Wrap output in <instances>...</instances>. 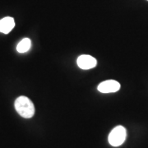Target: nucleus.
<instances>
[{
  "label": "nucleus",
  "instance_id": "3",
  "mask_svg": "<svg viewBox=\"0 0 148 148\" xmlns=\"http://www.w3.org/2000/svg\"><path fill=\"white\" fill-rule=\"evenodd\" d=\"M98 90L101 93H112L116 92L120 89V84L114 80H107L102 82L97 87Z\"/></svg>",
  "mask_w": 148,
  "mask_h": 148
},
{
  "label": "nucleus",
  "instance_id": "1",
  "mask_svg": "<svg viewBox=\"0 0 148 148\" xmlns=\"http://www.w3.org/2000/svg\"><path fill=\"white\" fill-rule=\"evenodd\" d=\"M16 112L25 119H30L35 114V106L32 101L27 96H19L14 103Z\"/></svg>",
  "mask_w": 148,
  "mask_h": 148
},
{
  "label": "nucleus",
  "instance_id": "4",
  "mask_svg": "<svg viewBox=\"0 0 148 148\" xmlns=\"http://www.w3.org/2000/svg\"><path fill=\"white\" fill-rule=\"evenodd\" d=\"M77 65L80 69L83 70H88L95 68L97 64V61L94 57L87 55V54H82L78 57L77 60Z\"/></svg>",
  "mask_w": 148,
  "mask_h": 148
},
{
  "label": "nucleus",
  "instance_id": "5",
  "mask_svg": "<svg viewBox=\"0 0 148 148\" xmlns=\"http://www.w3.org/2000/svg\"><path fill=\"white\" fill-rule=\"evenodd\" d=\"M15 27L14 19L11 16H6L0 20V32L8 34Z\"/></svg>",
  "mask_w": 148,
  "mask_h": 148
},
{
  "label": "nucleus",
  "instance_id": "6",
  "mask_svg": "<svg viewBox=\"0 0 148 148\" xmlns=\"http://www.w3.org/2000/svg\"><path fill=\"white\" fill-rule=\"evenodd\" d=\"M32 47V40L29 38H24L18 43L16 50L19 53H26Z\"/></svg>",
  "mask_w": 148,
  "mask_h": 148
},
{
  "label": "nucleus",
  "instance_id": "2",
  "mask_svg": "<svg viewBox=\"0 0 148 148\" xmlns=\"http://www.w3.org/2000/svg\"><path fill=\"white\" fill-rule=\"evenodd\" d=\"M127 132L125 127L123 126H117L110 133L109 135V143L113 147L121 146L126 140Z\"/></svg>",
  "mask_w": 148,
  "mask_h": 148
}]
</instances>
